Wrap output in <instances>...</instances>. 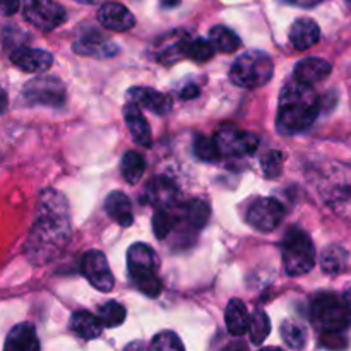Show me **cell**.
Listing matches in <instances>:
<instances>
[{"label":"cell","instance_id":"cell-1","mask_svg":"<svg viewBox=\"0 0 351 351\" xmlns=\"http://www.w3.org/2000/svg\"><path fill=\"white\" fill-rule=\"evenodd\" d=\"M71 240V216L67 199L53 189L41 192L34 225L27 237V259L36 266H43L62 254Z\"/></svg>","mask_w":351,"mask_h":351},{"label":"cell","instance_id":"cell-2","mask_svg":"<svg viewBox=\"0 0 351 351\" xmlns=\"http://www.w3.org/2000/svg\"><path fill=\"white\" fill-rule=\"evenodd\" d=\"M319 115V96L312 86L298 81L288 82L280 95L276 129L285 136L305 132Z\"/></svg>","mask_w":351,"mask_h":351},{"label":"cell","instance_id":"cell-3","mask_svg":"<svg viewBox=\"0 0 351 351\" xmlns=\"http://www.w3.org/2000/svg\"><path fill=\"white\" fill-rule=\"evenodd\" d=\"M127 267L141 293L151 298L161 293V280L156 273V254L149 245L134 243L127 252Z\"/></svg>","mask_w":351,"mask_h":351},{"label":"cell","instance_id":"cell-4","mask_svg":"<svg viewBox=\"0 0 351 351\" xmlns=\"http://www.w3.org/2000/svg\"><path fill=\"white\" fill-rule=\"evenodd\" d=\"M273 72L274 64L269 55L259 50H250L233 62L230 77L240 88L257 89L271 81Z\"/></svg>","mask_w":351,"mask_h":351},{"label":"cell","instance_id":"cell-5","mask_svg":"<svg viewBox=\"0 0 351 351\" xmlns=\"http://www.w3.org/2000/svg\"><path fill=\"white\" fill-rule=\"evenodd\" d=\"M283 266L290 276H304L315 266V247L300 228H291L283 239Z\"/></svg>","mask_w":351,"mask_h":351},{"label":"cell","instance_id":"cell-6","mask_svg":"<svg viewBox=\"0 0 351 351\" xmlns=\"http://www.w3.org/2000/svg\"><path fill=\"white\" fill-rule=\"evenodd\" d=\"M321 194L336 215L351 219V165H336L326 177Z\"/></svg>","mask_w":351,"mask_h":351},{"label":"cell","instance_id":"cell-7","mask_svg":"<svg viewBox=\"0 0 351 351\" xmlns=\"http://www.w3.org/2000/svg\"><path fill=\"white\" fill-rule=\"evenodd\" d=\"M312 322L322 332H343L351 322V312L335 295H319L312 302Z\"/></svg>","mask_w":351,"mask_h":351},{"label":"cell","instance_id":"cell-8","mask_svg":"<svg viewBox=\"0 0 351 351\" xmlns=\"http://www.w3.org/2000/svg\"><path fill=\"white\" fill-rule=\"evenodd\" d=\"M23 16L31 26L41 31H51L65 23L67 12L55 0H24Z\"/></svg>","mask_w":351,"mask_h":351},{"label":"cell","instance_id":"cell-9","mask_svg":"<svg viewBox=\"0 0 351 351\" xmlns=\"http://www.w3.org/2000/svg\"><path fill=\"white\" fill-rule=\"evenodd\" d=\"M23 96L29 105L60 106L65 101V86L60 79L40 75L26 82Z\"/></svg>","mask_w":351,"mask_h":351},{"label":"cell","instance_id":"cell-10","mask_svg":"<svg viewBox=\"0 0 351 351\" xmlns=\"http://www.w3.org/2000/svg\"><path fill=\"white\" fill-rule=\"evenodd\" d=\"M285 209L276 199L259 197L247 209V223L259 232H273L283 221Z\"/></svg>","mask_w":351,"mask_h":351},{"label":"cell","instance_id":"cell-11","mask_svg":"<svg viewBox=\"0 0 351 351\" xmlns=\"http://www.w3.org/2000/svg\"><path fill=\"white\" fill-rule=\"evenodd\" d=\"M215 143L221 156H247L257 149L259 137L254 136L252 132L226 127L216 132Z\"/></svg>","mask_w":351,"mask_h":351},{"label":"cell","instance_id":"cell-12","mask_svg":"<svg viewBox=\"0 0 351 351\" xmlns=\"http://www.w3.org/2000/svg\"><path fill=\"white\" fill-rule=\"evenodd\" d=\"M82 274L91 283L93 288L99 291H110L113 288V274L108 266L106 256L101 250H89L81 261Z\"/></svg>","mask_w":351,"mask_h":351},{"label":"cell","instance_id":"cell-13","mask_svg":"<svg viewBox=\"0 0 351 351\" xmlns=\"http://www.w3.org/2000/svg\"><path fill=\"white\" fill-rule=\"evenodd\" d=\"M10 60L21 71L36 74V72H43L51 67L53 55L47 50H40V48L16 47L10 51Z\"/></svg>","mask_w":351,"mask_h":351},{"label":"cell","instance_id":"cell-14","mask_svg":"<svg viewBox=\"0 0 351 351\" xmlns=\"http://www.w3.org/2000/svg\"><path fill=\"white\" fill-rule=\"evenodd\" d=\"M98 19L103 27L110 31H117V33H123L129 31L130 27L136 24V17L134 14L127 9L123 3L119 2H106L103 3L101 9L98 12Z\"/></svg>","mask_w":351,"mask_h":351},{"label":"cell","instance_id":"cell-15","mask_svg":"<svg viewBox=\"0 0 351 351\" xmlns=\"http://www.w3.org/2000/svg\"><path fill=\"white\" fill-rule=\"evenodd\" d=\"M127 96H129V101L136 103L137 106H143V108H147L149 112L156 113V115H167V113H170L171 106H173L170 96L151 88H132Z\"/></svg>","mask_w":351,"mask_h":351},{"label":"cell","instance_id":"cell-16","mask_svg":"<svg viewBox=\"0 0 351 351\" xmlns=\"http://www.w3.org/2000/svg\"><path fill=\"white\" fill-rule=\"evenodd\" d=\"M331 71L332 67L328 60L319 57H308L295 65V81L302 82V84L314 86L317 82L324 81L331 74Z\"/></svg>","mask_w":351,"mask_h":351},{"label":"cell","instance_id":"cell-17","mask_svg":"<svg viewBox=\"0 0 351 351\" xmlns=\"http://www.w3.org/2000/svg\"><path fill=\"white\" fill-rule=\"evenodd\" d=\"M123 117H125V122L130 134H132V139L136 141L139 146L149 147L151 144H153V136H151L149 123L146 122L143 112H141V106L129 101L123 106Z\"/></svg>","mask_w":351,"mask_h":351},{"label":"cell","instance_id":"cell-18","mask_svg":"<svg viewBox=\"0 0 351 351\" xmlns=\"http://www.w3.org/2000/svg\"><path fill=\"white\" fill-rule=\"evenodd\" d=\"M146 195L149 204H153L156 209H171L177 202L178 191L173 182L160 177L149 182L146 187Z\"/></svg>","mask_w":351,"mask_h":351},{"label":"cell","instance_id":"cell-19","mask_svg":"<svg viewBox=\"0 0 351 351\" xmlns=\"http://www.w3.org/2000/svg\"><path fill=\"white\" fill-rule=\"evenodd\" d=\"M321 38V27L311 17H300L290 27V41L297 50H308Z\"/></svg>","mask_w":351,"mask_h":351},{"label":"cell","instance_id":"cell-20","mask_svg":"<svg viewBox=\"0 0 351 351\" xmlns=\"http://www.w3.org/2000/svg\"><path fill=\"white\" fill-rule=\"evenodd\" d=\"M75 53L86 55V57H95V58H108L113 55L119 53V47L112 43L110 40H105L99 34H89V36H82L81 40L75 41L72 45Z\"/></svg>","mask_w":351,"mask_h":351},{"label":"cell","instance_id":"cell-21","mask_svg":"<svg viewBox=\"0 0 351 351\" xmlns=\"http://www.w3.org/2000/svg\"><path fill=\"white\" fill-rule=\"evenodd\" d=\"M3 348L7 351H36L40 350V341H38L36 331L31 324L23 322L10 329L7 335Z\"/></svg>","mask_w":351,"mask_h":351},{"label":"cell","instance_id":"cell-22","mask_svg":"<svg viewBox=\"0 0 351 351\" xmlns=\"http://www.w3.org/2000/svg\"><path fill=\"white\" fill-rule=\"evenodd\" d=\"M105 209L108 213L110 218L120 226H130L134 221V211L132 204H130L129 197L123 192L115 191L110 192L108 197L105 201Z\"/></svg>","mask_w":351,"mask_h":351},{"label":"cell","instance_id":"cell-23","mask_svg":"<svg viewBox=\"0 0 351 351\" xmlns=\"http://www.w3.org/2000/svg\"><path fill=\"white\" fill-rule=\"evenodd\" d=\"M71 329L82 339H96L103 332V324L96 315L86 311H77L71 317Z\"/></svg>","mask_w":351,"mask_h":351},{"label":"cell","instance_id":"cell-24","mask_svg":"<svg viewBox=\"0 0 351 351\" xmlns=\"http://www.w3.org/2000/svg\"><path fill=\"white\" fill-rule=\"evenodd\" d=\"M249 312H247L245 304L242 300H232L226 305L225 312V322L228 328L230 335L233 336H243L249 329Z\"/></svg>","mask_w":351,"mask_h":351},{"label":"cell","instance_id":"cell-25","mask_svg":"<svg viewBox=\"0 0 351 351\" xmlns=\"http://www.w3.org/2000/svg\"><path fill=\"white\" fill-rule=\"evenodd\" d=\"M209 216H211V208L208 202L201 199H192L180 211V218L194 230L204 228L209 221Z\"/></svg>","mask_w":351,"mask_h":351},{"label":"cell","instance_id":"cell-26","mask_svg":"<svg viewBox=\"0 0 351 351\" xmlns=\"http://www.w3.org/2000/svg\"><path fill=\"white\" fill-rule=\"evenodd\" d=\"M209 41H211L213 48L221 51V53H233L242 45L239 34L226 26L211 27V31H209Z\"/></svg>","mask_w":351,"mask_h":351},{"label":"cell","instance_id":"cell-27","mask_svg":"<svg viewBox=\"0 0 351 351\" xmlns=\"http://www.w3.org/2000/svg\"><path fill=\"white\" fill-rule=\"evenodd\" d=\"M348 266V252L339 245H329L321 254V267L326 274H339Z\"/></svg>","mask_w":351,"mask_h":351},{"label":"cell","instance_id":"cell-28","mask_svg":"<svg viewBox=\"0 0 351 351\" xmlns=\"http://www.w3.org/2000/svg\"><path fill=\"white\" fill-rule=\"evenodd\" d=\"M122 177L125 178L127 184H137L143 178L144 171H146V161H144L143 154L136 153V151H127L122 158Z\"/></svg>","mask_w":351,"mask_h":351},{"label":"cell","instance_id":"cell-29","mask_svg":"<svg viewBox=\"0 0 351 351\" xmlns=\"http://www.w3.org/2000/svg\"><path fill=\"white\" fill-rule=\"evenodd\" d=\"M215 55V48H213L211 41L206 40H192V38H185L184 41V58H191V60L197 62V64H204V62L211 60Z\"/></svg>","mask_w":351,"mask_h":351},{"label":"cell","instance_id":"cell-30","mask_svg":"<svg viewBox=\"0 0 351 351\" xmlns=\"http://www.w3.org/2000/svg\"><path fill=\"white\" fill-rule=\"evenodd\" d=\"M250 336V341L254 345H263L266 338L271 332V322L269 317L264 311H256L249 319V329H247Z\"/></svg>","mask_w":351,"mask_h":351},{"label":"cell","instance_id":"cell-31","mask_svg":"<svg viewBox=\"0 0 351 351\" xmlns=\"http://www.w3.org/2000/svg\"><path fill=\"white\" fill-rule=\"evenodd\" d=\"M281 336H283V341L293 350H302L307 343V329L300 322L285 321L281 326Z\"/></svg>","mask_w":351,"mask_h":351},{"label":"cell","instance_id":"cell-32","mask_svg":"<svg viewBox=\"0 0 351 351\" xmlns=\"http://www.w3.org/2000/svg\"><path fill=\"white\" fill-rule=\"evenodd\" d=\"M98 319L103 328H119L125 321V308L119 302H108L99 308Z\"/></svg>","mask_w":351,"mask_h":351},{"label":"cell","instance_id":"cell-33","mask_svg":"<svg viewBox=\"0 0 351 351\" xmlns=\"http://www.w3.org/2000/svg\"><path fill=\"white\" fill-rule=\"evenodd\" d=\"M175 225H177V218L171 215L170 209H156L153 216V230L158 239H167L171 230L175 228Z\"/></svg>","mask_w":351,"mask_h":351},{"label":"cell","instance_id":"cell-34","mask_svg":"<svg viewBox=\"0 0 351 351\" xmlns=\"http://www.w3.org/2000/svg\"><path fill=\"white\" fill-rule=\"evenodd\" d=\"M194 154L202 161H218V158L221 156L216 147L215 139H209V137H197L194 143Z\"/></svg>","mask_w":351,"mask_h":351},{"label":"cell","instance_id":"cell-35","mask_svg":"<svg viewBox=\"0 0 351 351\" xmlns=\"http://www.w3.org/2000/svg\"><path fill=\"white\" fill-rule=\"evenodd\" d=\"M149 346L153 350H167V351L184 350V343H182L180 338L171 331H163L160 332V335L154 336Z\"/></svg>","mask_w":351,"mask_h":351},{"label":"cell","instance_id":"cell-36","mask_svg":"<svg viewBox=\"0 0 351 351\" xmlns=\"http://www.w3.org/2000/svg\"><path fill=\"white\" fill-rule=\"evenodd\" d=\"M261 165H263V170L267 178H276L283 168V154L280 151H269L263 156Z\"/></svg>","mask_w":351,"mask_h":351},{"label":"cell","instance_id":"cell-37","mask_svg":"<svg viewBox=\"0 0 351 351\" xmlns=\"http://www.w3.org/2000/svg\"><path fill=\"white\" fill-rule=\"evenodd\" d=\"M19 10V0H0V16H14Z\"/></svg>","mask_w":351,"mask_h":351},{"label":"cell","instance_id":"cell-38","mask_svg":"<svg viewBox=\"0 0 351 351\" xmlns=\"http://www.w3.org/2000/svg\"><path fill=\"white\" fill-rule=\"evenodd\" d=\"M197 95H199V88H197V86H194V84L187 86V88H185L184 91H182V98H184V99L195 98V96H197Z\"/></svg>","mask_w":351,"mask_h":351},{"label":"cell","instance_id":"cell-39","mask_svg":"<svg viewBox=\"0 0 351 351\" xmlns=\"http://www.w3.org/2000/svg\"><path fill=\"white\" fill-rule=\"evenodd\" d=\"M7 105H9V99H7V93L3 91V88L0 86V113L5 112Z\"/></svg>","mask_w":351,"mask_h":351},{"label":"cell","instance_id":"cell-40","mask_svg":"<svg viewBox=\"0 0 351 351\" xmlns=\"http://www.w3.org/2000/svg\"><path fill=\"white\" fill-rule=\"evenodd\" d=\"M290 2L297 3V5H300V7H314V5H317L321 0H290Z\"/></svg>","mask_w":351,"mask_h":351},{"label":"cell","instance_id":"cell-41","mask_svg":"<svg viewBox=\"0 0 351 351\" xmlns=\"http://www.w3.org/2000/svg\"><path fill=\"white\" fill-rule=\"evenodd\" d=\"M343 302H345V305L348 307V311L351 312V288H350V290L345 291V295H343Z\"/></svg>","mask_w":351,"mask_h":351},{"label":"cell","instance_id":"cell-42","mask_svg":"<svg viewBox=\"0 0 351 351\" xmlns=\"http://www.w3.org/2000/svg\"><path fill=\"white\" fill-rule=\"evenodd\" d=\"M161 3H163V7L170 9V7H177L180 3V0H161Z\"/></svg>","mask_w":351,"mask_h":351},{"label":"cell","instance_id":"cell-43","mask_svg":"<svg viewBox=\"0 0 351 351\" xmlns=\"http://www.w3.org/2000/svg\"><path fill=\"white\" fill-rule=\"evenodd\" d=\"M75 2H81V3H88V5H95V3L101 2V0H75Z\"/></svg>","mask_w":351,"mask_h":351}]
</instances>
